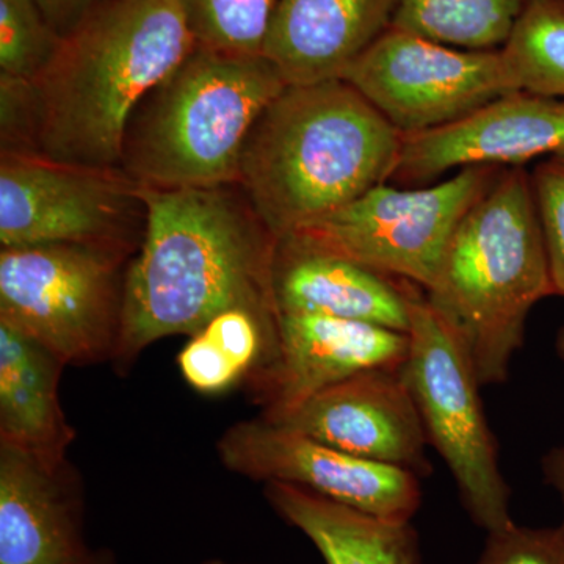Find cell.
I'll return each instance as SVG.
<instances>
[{
  "mask_svg": "<svg viewBox=\"0 0 564 564\" xmlns=\"http://www.w3.org/2000/svg\"><path fill=\"white\" fill-rule=\"evenodd\" d=\"M140 195L147 226L126 269L111 361L118 372H128L150 345L177 334L191 337L223 311H278V240L239 184L174 191L140 185Z\"/></svg>",
  "mask_w": 564,
  "mask_h": 564,
  "instance_id": "obj_1",
  "label": "cell"
},
{
  "mask_svg": "<svg viewBox=\"0 0 564 564\" xmlns=\"http://www.w3.org/2000/svg\"><path fill=\"white\" fill-rule=\"evenodd\" d=\"M196 46L185 0H101L33 80L39 154L120 170L133 111Z\"/></svg>",
  "mask_w": 564,
  "mask_h": 564,
  "instance_id": "obj_2",
  "label": "cell"
},
{
  "mask_svg": "<svg viewBox=\"0 0 564 564\" xmlns=\"http://www.w3.org/2000/svg\"><path fill=\"white\" fill-rule=\"evenodd\" d=\"M403 141L344 79L288 85L252 126L239 185L281 240L391 180Z\"/></svg>",
  "mask_w": 564,
  "mask_h": 564,
  "instance_id": "obj_3",
  "label": "cell"
},
{
  "mask_svg": "<svg viewBox=\"0 0 564 564\" xmlns=\"http://www.w3.org/2000/svg\"><path fill=\"white\" fill-rule=\"evenodd\" d=\"M426 302L455 333L481 386L508 380L527 318L555 295L532 176L500 170L456 226Z\"/></svg>",
  "mask_w": 564,
  "mask_h": 564,
  "instance_id": "obj_4",
  "label": "cell"
},
{
  "mask_svg": "<svg viewBox=\"0 0 564 564\" xmlns=\"http://www.w3.org/2000/svg\"><path fill=\"white\" fill-rule=\"evenodd\" d=\"M285 87L263 55L196 46L133 111L121 172L163 191L239 184L252 126Z\"/></svg>",
  "mask_w": 564,
  "mask_h": 564,
  "instance_id": "obj_5",
  "label": "cell"
},
{
  "mask_svg": "<svg viewBox=\"0 0 564 564\" xmlns=\"http://www.w3.org/2000/svg\"><path fill=\"white\" fill-rule=\"evenodd\" d=\"M410 348L402 375L421 414L429 444L451 470L464 510L486 533L514 524L510 486L500 470L480 381L455 333L406 281Z\"/></svg>",
  "mask_w": 564,
  "mask_h": 564,
  "instance_id": "obj_6",
  "label": "cell"
},
{
  "mask_svg": "<svg viewBox=\"0 0 564 564\" xmlns=\"http://www.w3.org/2000/svg\"><path fill=\"white\" fill-rule=\"evenodd\" d=\"M131 259L79 245L0 250V322L66 366L113 361Z\"/></svg>",
  "mask_w": 564,
  "mask_h": 564,
  "instance_id": "obj_7",
  "label": "cell"
},
{
  "mask_svg": "<svg viewBox=\"0 0 564 564\" xmlns=\"http://www.w3.org/2000/svg\"><path fill=\"white\" fill-rule=\"evenodd\" d=\"M499 173V166H469L432 187L381 184L284 239L426 291L456 226Z\"/></svg>",
  "mask_w": 564,
  "mask_h": 564,
  "instance_id": "obj_8",
  "label": "cell"
},
{
  "mask_svg": "<svg viewBox=\"0 0 564 564\" xmlns=\"http://www.w3.org/2000/svg\"><path fill=\"white\" fill-rule=\"evenodd\" d=\"M147 226L140 185L121 170L0 155V247L79 245L132 259Z\"/></svg>",
  "mask_w": 564,
  "mask_h": 564,
  "instance_id": "obj_9",
  "label": "cell"
},
{
  "mask_svg": "<svg viewBox=\"0 0 564 564\" xmlns=\"http://www.w3.org/2000/svg\"><path fill=\"white\" fill-rule=\"evenodd\" d=\"M343 79L404 137L443 128L519 91L502 50H458L392 28Z\"/></svg>",
  "mask_w": 564,
  "mask_h": 564,
  "instance_id": "obj_10",
  "label": "cell"
},
{
  "mask_svg": "<svg viewBox=\"0 0 564 564\" xmlns=\"http://www.w3.org/2000/svg\"><path fill=\"white\" fill-rule=\"evenodd\" d=\"M218 456L242 477L296 486L389 521L410 522L422 503L413 470L347 454L261 415L229 426Z\"/></svg>",
  "mask_w": 564,
  "mask_h": 564,
  "instance_id": "obj_11",
  "label": "cell"
},
{
  "mask_svg": "<svg viewBox=\"0 0 564 564\" xmlns=\"http://www.w3.org/2000/svg\"><path fill=\"white\" fill-rule=\"evenodd\" d=\"M408 348V333L372 323L281 315L276 351L245 383L252 402L261 406V417L278 423L355 375L400 369Z\"/></svg>",
  "mask_w": 564,
  "mask_h": 564,
  "instance_id": "obj_12",
  "label": "cell"
},
{
  "mask_svg": "<svg viewBox=\"0 0 564 564\" xmlns=\"http://www.w3.org/2000/svg\"><path fill=\"white\" fill-rule=\"evenodd\" d=\"M564 151V99L516 91L443 128L404 137L391 180L423 184L469 166H521Z\"/></svg>",
  "mask_w": 564,
  "mask_h": 564,
  "instance_id": "obj_13",
  "label": "cell"
},
{
  "mask_svg": "<svg viewBox=\"0 0 564 564\" xmlns=\"http://www.w3.org/2000/svg\"><path fill=\"white\" fill-rule=\"evenodd\" d=\"M280 425L372 462L430 473L429 437L400 369H375L318 392Z\"/></svg>",
  "mask_w": 564,
  "mask_h": 564,
  "instance_id": "obj_14",
  "label": "cell"
},
{
  "mask_svg": "<svg viewBox=\"0 0 564 564\" xmlns=\"http://www.w3.org/2000/svg\"><path fill=\"white\" fill-rule=\"evenodd\" d=\"M91 552L69 463L0 445V564H82Z\"/></svg>",
  "mask_w": 564,
  "mask_h": 564,
  "instance_id": "obj_15",
  "label": "cell"
},
{
  "mask_svg": "<svg viewBox=\"0 0 564 564\" xmlns=\"http://www.w3.org/2000/svg\"><path fill=\"white\" fill-rule=\"evenodd\" d=\"M399 0H278L263 57L288 85L343 79L392 28Z\"/></svg>",
  "mask_w": 564,
  "mask_h": 564,
  "instance_id": "obj_16",
  "label": "cell"
},
{
  "mask_svg": "<svg viewBox=\"0 0 564 564\" xmlns=\"http://www.w3.org/2000/svg\"><path fill=\"white\" fill-rule=\"evenodd\" d=\"M272 291L280 315H323L410 329L406 281L293 240H278Z\"/></svg>",
  "mask_w": 564,
  "mask_h": 564,
  "instance_id": "obj_17",
  "label": "cell"
},
{
  "mask_svg": "<svg viewBox=\"0 0 564 564\" xmlns=\"http://www.w3.org/2000/svg\"><path fill=\"white\" fill-rule=\"evenodd\" d=\"M63 369L47 348L0 322V445L66 459L74 430L58 395Z\"/></svg>",
  "mask_w": 564,
  "mask_h": 564,
  "instance_id": "obj_18",
  "label": "cell"
},
{
  "mask_svg": "<svg viewBox=\"0 0 564 564\" xmlns=\"http://www.w3.org/2000/svg\"><path fill=\"white\" fill-rule=\"evenodd\" d=\"M265 497L326 564H422L413 525L352 510L296 486L265 484Z\"/></svg>",
  "mask_w": 564,
  "mask_h": 564,
  "instance_id": "obj_19",
  "label": "cell"
},
{
  "mask_svg": "<svg viewBox=\"0 0 564 564\" xmlns=\"http://www.w3.org/2000/svg\"><path fill=\"white\" fill-rule=\"evenodd\" d=\"M527 0H399L392 29L467 51L502 50Z\"/></svg>",
  "mask_w": 564,
  "mask_h": 564,
  "instance_id": "obj_20",
  "label": "cell"
},
{
  "mask_svg": "<svg viewBox=\"0 0 564 564\" xmlns=\"http://www.w3.org/2000/svg\"><path fill=\"white\" fill-rule=\"evenodd\" d=\"M502 52L519 91L564 99V0H527Z\"/></svg>",
  "mask_w": 564,
  "mask_h": 564,
  "instance_id": "obj_21",
  "label": "cell"
},
{
  "mask_svg": "<svg viewBox=\"0 0 564 564\" xmlns=\"http://www.w3.org/2000/svg\"><path fill=\"white\" fill-rule=\"evenodd\" d=\"M278 0H185L196 44L229 54L263 55Z\"/></svg>",
  "mask_w": 564,
  "mask_h": 564,
  "instance_id": "obj_22",
  "label": "cell"
},
{
  "mask_svg": "<svg viewBox=\"0 0 564 564\" xmlns=\"http://www.w3.org/2000/svg\"><path fill=\"white\" fill-rule=\"evenodd\" d=\"M62 40L35 0H0V73L39 79Z\"/></svg>",
  "mask_w": 564,
  "mask_h": 564,
  "instance_id": "obj_23",
  "label": "cell"
},
{
  "mask_svg": "<svg viewBox=\"0 0 564 564\" xmlns=\"http://www.w3.org/2000/svg\"><path fill=\"white\" fill-rule=\"evenodd\" d=\"M484 551L474 564H564V524H511L486 533Z\"/></svg>",
  "mask_w": 564,
  "mask_h": 564,
  "instance_id": "obj_24",
  "label": "cell"
},
{
  "mask_svg": "<svg viewBox=\"0 0 564 564\" xmlns=\"http://www.w3.org/2000/svg\"><path fill=\"white\" fill-rule=\"evenodd\" d=\"M555 295L564 296V163L549 159L532 174Z\"/></svg>",
  "mask_w": 564,
  "mask_h": 564,
  "instance_id": "obj_25",
  "label": "cell"
},
{
  "mask_svg": "<svg viewBox=\"0 0 564 564\" xmlns=\"http://www.w3.org/2000/svg\"><path fill=\"white\" fill-rule=\"evenodd\" d=\"M2 152L39 154V99L32 80L0 73Z\"/></svg>",
  "mask_w": 564,
  "mask_h": 564,
  "instance_id": "obj_26",
  "label": "cell"
},
{
  "mask_svg": "<svg viewBox=\"0 0 564 564\" xmlns=\"http://www.w3.org/2000/svg\"><path fill=\"white\" fill-rule=\"evenodd\" d=\"M44 18L62 36L68 35L73 29L80 24L82 20L101 0H35Z\"/></svg>",
  "mask_w": 564,
  "mask_h": 564,
  "instance_id": "obj_27",
  "label": "cell"
},
{
  "mask_svg": "<svg viewBox=\"0 0 564 564\" xmlns=\"http://www.w3.org/2000/svg\"><path fill=\"white\" fill-rule=\"evenodd\" d=\"M541 473H543L545 484L551 486L558 496L564 514V445H556V447L545 452L543 459H541Z\"/></svg>",
  "mask_w": 564,
  "mask_h": 564,
  "instance_id": "obj_28",
  "label": "cell"
},
{
  "mask_svg": "<svg viewBox=\"0 0 564 564\" xmlns=\"http://www.w3.org/2000/svg\"><path fill=\"white\" fill-rule=\"evenodd\" d=\"M82 564H117L115 563L113 555L107 551H93L91 555L88 556Z\"/></svg>",
  "mask_w": 564,
  "mask_h": 564,
  "instance_id": "obj_29",
  "label": "cell"
},
{
  "mask_svg": "<svg viewBox=\"0 0 564 564\" xmlns=\"http://www.w3.org/2000/svg\"><path fill=\"white\" fill-rule=\"evenodd\" d=\"M555 350L556 355H558V358L562 359L564 364V325L560 328L558 334H556Z\"/></svg>",
  "mask_w": 564,
  "mask_h": 564,
  "instance_id": "obj_30",
  "label": "cell"
},
{
  "mask_svg": "<svg viewBox=\"0 0 564 564\" xmlns=\"http://www.w3.org/2000/svg\"><path fill=\"white\" fill-rule=\"evenodd\" d=\"M202 564H237V563H228V562H225V560H207V562H204Z\"/></svg>",
  "mask_w": 564,
  "mask_h": 564,
  "instance_id": "obj_31",
  "label": "cell"
},
{
  "mask_svg": "<svg viewBox=\"0 0 564 564\" xmlns=\"http://www.w3.org/2000/svg\"><path fill=\"white\" fill-rule=\"evenodd\" d=\"M552 158H555L556 161H560V162L564 163V151L558 152V154L552 155Z\"/></svg>",
  "mask_w": 564,
  "mask_h": 564,
  "instance_id": "obj_32",
  "label": "cell"
}]
</instances>
